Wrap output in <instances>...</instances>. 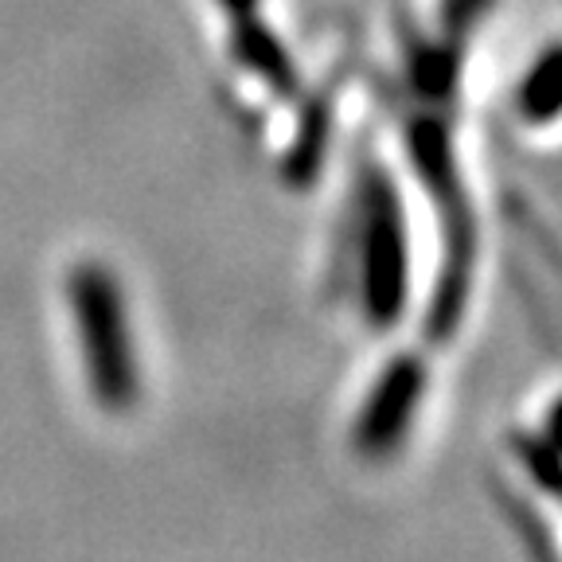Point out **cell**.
Instances as JSON below:
<instances>
[{
  "label": "cell",
  "mask_w": 562,
  "mask_h": 562,
  "mask_svg": "<svg viewBox=\"0 0 562 562\" xmlns=\"http://www.w3.org/2000/svg\"><path fill=\"white\" fill-rule=\"evenodd\" d=\"M406 231L398 220V207L383 184L368 192L363 207V235H360V293H363V316L371 328L398 325L406 308Z\"/></svg>",
  "instance_id": "cell-2"
},
{
  "label": "cell",
  "mask_w": 562,
  "mask_h": 562,
  "mask_svg": "<svg viewBox=\"0 0 562 562\" xmlns=\"http://www.w3.org/2000/svg\"><path fill=\"white\" fill-rule=\"evenodd\" d=\"M554 418H559V406H551L547 414V430L543 434H516V453L519 461L527 465V473L536 476L539 488L543 492H554L559 488V441H554Z\"/></svg>",
  "instance_id": "cell-4"
},
{
  "label": "cell",
  "mask_w": 562,
  "mask_h": 562,
  "mask_svg": "<svg viewBox=\"0 0 562 562\" xmlns=\"http://www.w3.org/2000/svg\"><path fill=\"white\" fill-rule=\"evenodd\" d=\"M422 395H426V363L418 356H395L360 406V418L351 430L356 449L368 461H383L395 453L418 418Z\"/></svg>",
  "instance_id": "cell-3"
},
{
  "label": "cell",
  "mask_w": 562,
  "mask_h": 562,
  "mask_svg": "<svg viewBox=\"0 0 562 562\" xmlns=\"http://www.w3.org/2000/svg\"><path fill=\"white\" fill-rule=\"evenodd\" d=\"M70 308H75V333H79L90 395L102 411L130 414L140 403V363L130 308L114 273L98 262L79 266L70 273Z\"/></svg>",
  "instance_id": "cell-1"
}]
</instances>
